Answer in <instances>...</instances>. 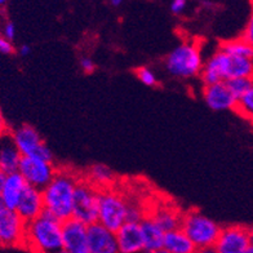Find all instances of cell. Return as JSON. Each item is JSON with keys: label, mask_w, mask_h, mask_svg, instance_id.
Wrapping results in <instances>:
<instances>
[{"label": "cell", "mask_w": 253, "mask_h": 253, "mask_svg": "<svg viewBox=\"0 0 253 253\" xmlns=\"http://www.w3.org/2000/svg\"><path fill=\"white\" fill-rule=\"evenodd\" d=\"M80 178L82 177L79 174L70 169H57L53 180L42 190L44 212L61 222L71 218L74 194Z\"/></svg>", "instance_id": "obj_1"}, {"label": "cell", "mask_w": 253, "mask_h": 253, "mask_svg": "<svg viewBox=\"0 0 253 253\" xmlns=\"http://www.w3.org/2000/svg\"><path fill=\"white\" fill-rule=\"evenodd\" d=\"M199 77L204 85L229 82L237 78L253 79V60L231 56L218 49L204 62Z\"/></svg>", "instance_id": "obj_2"}, {"label": "cell", "mask_w": 253, "mask_h": 253, "mask_svg": "<svg viewBox=\"0 0 253 253\" xmlns=\"http://www.w3.org/2000/svg\"><path fill=\"white\" fill-rule=\"evenodd\" d=\"M24 247L33 253H57L62 250V222L44 212L26 223Z\"/></svg>", "instance_id": "obj_3"}, {"label": "cell", "mask_w": 253, "mask_h": 253, "mask_svg": "<svg viewBox=\"0 0 253 253\" xmlns=\"http://www.w3.org/2000/svg\"><path fill=\"white\" fill-rule=\"evenodd\" d=\"M180 229L186 234V237L197 250H204L213 248L220 237L222 226L200 211L191 210L182 214Z\"/></svg>", "instance_id": "obj_4"}, {"label": "cell", "mask_w": 253, "mask_h": 253, "mask_svg": "<svg viewBox=\"0 0 253 253\" xmlns=\"http://www.w3.org/2000/svg\"><path fill=\"white\" fill-rule=\"evenodd\" d=\"M204 61L197 42H185L177 45L166 58L167 71L176 78L190 79L202 73Z\"/></svg>", "instance_id": "obj_5"}, {"label": "cell", "mask_w": 253, "mask_h": 253, "mask_svg": "<svg viewBox=\"0 0 253 253\" xmlns=\"http://www.w3.org/2000/svg\"><path fill=\"white\" fill-rule=\"evenodd\" d=\"M126 208H128V202L118 191L111 187L101 190L97 222L113 233H117L126 222Z\"/></svg>", "instance_id": "obj_6"}, {"label": "cell", "mask_w": 253, "mask_h": 253, "mask_svg": "<svg viewBox=\"0 0 253 253\" xmlns=\"http://www.w3.org/2000/svg\"><path fill=\"white\" fill-rule=\"evenodd\" d=\"M98 199L100 190L92 186L84 178H80L74 194L71 218L87 226L96 223L98 221Z\"/></svg>", "instance_id": "obj_7"}, {"label": "cell", "mask_w": 253, "mask_h": 253, "mask_svg": "<svg viewBox=\"0 0 253 253\" xmlns=\"http://www.w3.org/2000/svg\"><path fill=\"white\" fill-rule=\"evenodd\" d=\"M10 136L16 143L22 158H31L44 162H53V154L33 126L24 124L14 130H10Z\"/></svg>", "instance_id": "obj_8"}, {"label": "cell", "mask_w": 253, "mask_h": 253, "mask_svg": "<svg viewBox=\"0 0 253 253\" xmlns=\"http://www.w3.org/2000/svg\"><path fill=\"white\" fill-rule=\"evenodd\" d=\"M57 169L58 168H56L53 162L22 158L20 167H18V173L22 176L27 186L43 190L50 181L53 180Z\"/></svg>", "instance_id": "obj_9"}, {"label": "cell", "mask_w": 253, "mask_h": 253, "mask_svg": "<svg viewBox=\"0 0 253 253\" xmlns=\"http://www.w3.org/2000/svg\"><path fill=\"white\" fill-rule=\"evenodd\" d=\"M26 222L16 211L0 212V247H24Z\"/></svg>", "instance_id": "obj_10"}, {"label": "cell", "mask_w": 253, "mask_h": 253, "mask_svg": "<svg viewBox=\"0 0 253 253\" xmlns=\"http://www.w3.org/2000/svg\"><path fill=\"white\" fill-rule=\"evenodd\" d=\"M213 250L216 253H246L250 250L248 227L242 225L222 227Z\"/></svg>", "instance_id": "obj_11"}, {"label": "cell", "mask_w": 253, "mask_h": 253, "mask_svg": "<svg viewBox=\"0 0 253 253\" xmlns=\"http://www.w3.org/2000/svg\"><path fill=\"white\" fill-rule=\"evenodd\" d=\"M88 226L69 218L62 222V250L69 253H88Z\"/></svg>", "instance_id": "obj_12"}, {"label": "cell", "mask_w": 253, "mask_h": 253, "mask_svg": "<svg viewBox=\"0 0 253 253\" xmlns=\"http://www.w3.org/2000/svg\"><path fill=\"white\" fill-rule=\"evenodd\" d=\"M88 253H120L117 235L101 223L88 226Z\"/></svg>", "instance_id": "obj_13"}, {"label": "cell", "mask_w": 253, "mask_h": 253, "mask_svg": "<svg viewBox=\"0 0 253 253\" xmlns=\"http://www.w3.org/2000/svg\"><path fill=\"white\" fill-rule=\"evenodd\" d=\"M203 98L207 106L214 111L234 110L237 105V98L231 94L225 82L204 85Z\"/></svg>", "instance_id": "obj_14"}, {"label": "cell", "mask_w": 253, "mask_h": 253, "mask_svg": "<svg viewBox=\"0 0 253 253\" xmlns=\"http://www.w3.org/2000/svg\"><path fill=\"white\" fill-rule=\"evenodd\" d=\"M14 211L26 223L38 218L40 214H43L44 202L42 190L27 186Z\"/></svg>", "instance_id": "obj_15"}, {"label": "cell", "mask_w": 253, "mask_h": 253, "mask_svg": "<svg viewBox=\"0 0 253 253\" xmlns=\"http://www.w3.org/2000/svg\"><path fill=\"white\" fill-rule=\"evenodd\" d=\"M115 235L120 253H142L145 251L142 233L138 222H126L115 233Z\"/></svg>", "instance_id": "obj_16"}, {"label": "cell", "mask_w": 253, "mask_h": 253, "mask_svg": "<svg viewBox=\"0 0 253 253\" xmlns=\"http://www.w3.org/2000/svg\"><path fill=\"white\" fill-rule=\"evenodd\" d=\"M26 187L27 183L25 182V180L18 172L7 174L3 187H1V191H0V198L3 200L4 206H5L7 210H16L17 204L20 202Z\"/></svg>", "instance_id": "obj_17"}, {"label": "cell", "mask_w": 253, "mask_h": 253, "mask_svg": "<svg viewBox=\"0 0 253 253\" xmlns=\"http://www.w3.org/2000/svg\"><path fill=\"white\" fill-rule=\"evenodd\" d=\"M22 155L17 149L10 132L0 137V169L5 174L18 172Z\"/></svg>", "instance_id": "obj_18"}, {"label": "cell", "mask_w": 253, "mask_h": 253, "mask_svg": "<svg viewBox=\"0 0 253 253\" xmlns=\"http://www.w3.org/2000/svg\"><path fill=\"white\" fill-rule=\"evenodd\" d=\"M141 233L143 238V246L145 251H153L163 248V240H164V231L159 227L153 217L149 214L143 217L142 221L140 222Z\"/></svg>", "instance_id": "obj_19"}, {"label": "cell", "mask_w": 253, "mask_h": 253, "mask_svg": "<svg viewBox=\"0 0 253 253\" xmlns=\"http://www.w3.org/2000/svg\"><path fill=\"white\" fill-rule=\"evenodd\" d=\"M163 248L168 253H195L197 248L181 229L164 234Z\"/></svg>", "instance_id": "obj_20"}, {"label": "cell", "mask_w": 253, "mask_h": 253, "mask_svg": "<svg viewBox=\"0 0 253 253\" xmlns=\"http://www.w3.org/2000/svg\"><path fill=\"white\" fill-rule=\"evenodd\" d=\"M114 173L113 170L105 164H94L88 169L87 176L84 180L96 187L97 190L110 189L111 185L114 183Z\"/></svg>", "instance_id": "obj_21"}, {"label": "cell", "mask_w": 253, "mask_h": 253, "mask_svg": "<svg viewBox=\"0 0 253 253\" xmlns=\"http://www.w3.org/2000/svg\"><path fill=\"white\" fill-rule=\"evenodd\" d=\"M149 216L153 217V220L159 225L164 233L180 229L181 218H182V214L169 207H159L155 213H151Z\"/></svg>", "instance_id": "obj_22"}, {"label": "cell", "mask_w": 253, "mask_h": 253, "mask_svg": "<svg viewBox=\"0 0 253 253\" xmlns=\"http://www.w3.org/2000/svg\"><path fill=\"white\" fill-rule=\"evenodd\" d=\"M218 49L227 54H231V56L243 57V58L253 60V48L251 47L250 44H247L242 38L225 40V42L220 44Z\"/></svg>", "instance_id": "obj_23"}, {"label": "cell", "mask_w": 253, "mask_h": 253, "mask_svg": "<svg viewBox=\"0 0 253 253\" xmlns=\"http://www.w3.org/2000/svg\"><path fill=\"white\" fill-rule=\"evenodd\" d=\"M234 110L239 114L240 117L247 119L253 124V83L244 96H242L237 101Z\"/></svg>", "instance_id": "obj_24"}, {"label": "cell", "mask_w": 253, "mask_h": 253, "mask_svg": "<svg viewBox=\"0 0 253 253\" xmlns=\"http://www.w3.org/2000/svg\"><path fill=\"white\" fill-rule=\"evenodd\" d=\"M225 83H226L231 94L238 101L240 97L244 96L248 92V89H250L253 83V79L252 78H237V79H231L229 82H225Z\"/></svg>", "instance_id": "obj_25"}, {"label": "cell", "mask_w": 253, "mask_h": 253, "mask_svg": "<svg viewBox=\"0 0 253 253\" xmlns=\"http://www.w3.org/2000/svg\"><path fill=\"white\" fill-rule=\"evenodd\" d=\"M136 77L147 87H155L158 84V78L150 67L141 66L136 70Z\"/></svg>", "instance_id": "obj_26"}, {"label": "cell", "mask_w": 253, "mask_h": 253, "mask_svg": "<svg viewBox=\"0 0 253 253\" xmlns=\"http://www.w3.org/2000/svg\"><path fill=\"white\" fill-rule=\"evenodd\" d=\"M145 216L146 214L140 210V207H137L136 204L128 203V208H126V222L140 223Z\"/></svg>", "instance_id": "obj_27"}, {"label": "cell", "mask_w": 253, "mask_h": 253, "mask_svg": "<svg viewBox=\"0 0 253 253\" xmlns=\"http://www.w3.org/2000/svg\"><path fill=\"white\" fill-rule=\"evenodd\" d=\"M240 38H242L247 44H250L251 47L253 48V10H252V13H251L250 20H248V22H247L246 29H244L243 34H242V37Z\"/></svg>", "instance_id": "obj_28"}, {"label": "cell", "mask_w": 253, "mask_h": 253, "mask_svg": "<svg viewBox=\"0 0 253 253\" xmlns=\"http://www.w3.org/2000/svg\"><path fill=\"white\" fill-rule=\"evenodd\" d=\"M1 35L7 40L12 42V40L16 38V26H14L13 22H10V21H7L5 24H4L3 29L0 30Z\"/></svg>", "instance_id": "obj_29"}, {"label": "cell", "mask_w": 253, "mask_h": 253, "mask_svg": "<svg viewBox=\"0 0 253 253\" xmlns=\"http://www.w3.org/2000/svg\"><path fill=\"white\" fill-rule=\"evenodd\" d=\"M80 67L85 74H92L96 70V63L89 57H82L80 58Z\"/></svg>", "instance_id": "obj_30"}, {"label": "cell", "mask_w": 253, "mask_h": 253, "mask_svg": "<svg viewBox=\"0 0 253 253\" xmlns=\"http://www.w3.org/2000/svg\"><path fill=\"white\" fill-rule=\"evenodd\" d=\"M14 52V47L12 42L7 40L5 38L1 35L0 33V53H4V54H10Z\"/></svg>", "instance_id": "obj_31"}, {"label": "cell", "mask_w": 253, "mask_h": 253, "mask_svg": "<svg viewBox=\"0 0 253 253\" xmlns=\"http://www.w3.org/2000/svg\"><path fill=\"white\" fill-rule=\"evenodd\" d=\"M187 3L185 0H173L170 3V12L174 14H181L183 10L186 9Z\"/></svg>", "instance_id": "obj_32"}, {"label": "cell", "mask_w": 253, "mask_h": 253, "mask_svg": "<svg viewBox=\"0 0 253 253\" xmlns=\"http://www.w3.org/2000/svg\"><path fill=\"white\" fill-rule=\"evenodd\" d=\"M10 130L8 129V124H7V120L4 118L3 113L0 111V137L4 136V134L9 133Z\"/></svg>", "instance_id": "obj_33"}, {"label": "cell", "mask_w": 253, "mask_h": 253, "mask_svg": "<svg viewBox=\"0 0 253 253\" xmlns=\"http://www.w3.org/2000/svg\"><path fill=\"white\" fill-rule=\"evenodd\" d=\"M18 53H20V56H22V57L29 56V54L31 53V47L30 45H27V44H25V45H21L20 49H18Z\"/></svg>", "instance_id": "obj_34"}, {"label": "cell", "mask_w": 253, "mask_h": 253, "mask_svg": "<svg viewBox=\"0 0 253 253\" xmlns=\"http://www.w3.org/2000/svg\"><path fill=\"white\" fill-rule=\"evenodd\" d=\"M248 242H250V248L253 250V226L248 227Z\"/></svg>", "instance_id": "obj_35"}, {"label": "cell", "mask_w": 253, "mask_h": 253, "mask_svg": "<svg viewBox=\"0 0 253 253\" xmlns=\"http://www.w3.org/2000/svg\"><path fill=\"white\" fill-rule=\"evenodd\" d=\"M5 177H7V174L4 173L3 170L0 169V191H1V187H3V185H4V181H5Z\"/></svg>", "instance_id": "obj_36"}, {"label": "cell", "mask_w": 253, "mask_h": 253, "mask_svg": "<svg viewBox=\"0 0 253 253\" xmlns=\"http://www.w3.org/2000/svg\"><path fill=\"white\" fill-rule=\"evenodd\" d=\"M195 253H216L213 248H204V250H197Z\"/></svg>", "instance_id": "obj_37"}, {"label": "cell", "mask_w": 253, "mask_h": 253, "mask_svg": "<svg viewBox=\"0 0 253 253\" xmlns=\"http://www.w3.org/2000/svg\"><path fill=\"white\" fill-rule=\"evenodd\" d=\"M142 253H168L164 248H159V250H153V251H143Z\"/></svg>", "instance_id": "obj_38"}, {"label": "cell", "mask_w": 253, "mask_h": 253, "mask_svg": "<svg viewBox=\"0 0 253 253\" xmlns=\"http://www.w3.org/2000/svg\"><path fill=\"white\" fill-rule=\"evenodd\" d=\"M110 4L113 7H119L120 4H122V0H111Z\"/></svg>", "instance_id": "obj_39"}, {"label": "cell", "mask_w": 253, "mask_h": 253, "mask_svg": "<svg viewBox=\"0 0 253 253\" xmlns=\"http://www.w3.org/2000/svg\"><path fill=\"white\" fill-rule=\"evenodd\" d=\"M4 210H5V206H4L3 200H1V198H0V212H3Z\"/></svg>", "instance_id": "obj_40"}, {"label": "cell", "mask_w": 253, "mask_h": 253, "mask_svg": "<svg viewBox=\"0 0 253 253\" xmlns=\"http://www.w3.org/2000/svg\"><path fill=\"white\" fill-rule=\"evenodd\" d=\"M246 253H253V250H252V248H250V250L247 251V252H246Z\"/></svg>", "instance_id": "obj_41"}, {"label": "cell", "mask_w": 253, "mask_h": 253, "mask_svg": "<svg viewBox=\"0 0 253 253\" xmlns=\"http://www.w3.org/2000/svg\"><path fill=\"white\" fill-rule=\"evenodd\" d=\"M4 4H5V1H4V0H0V5H4Z\"/></svg>", "instance_id": "obj_42"}, {"label": "cell", "mask_w": 253, "mask_h": 253, "mask_svg": "<svg viewBox=\"0 0 253 253\" xmlns=\"http://www.w3.org/2000/svg\"><path fill=\"white\" fill-rule=\"evenodd\" d=\"M57 253H69V252H66V251H63V250H61L60 252H57Z\"/></svg>", "instance_id": "obj_43"}, {"label": "cell", "mask_w": 253, "mask_h": 253, "mask_svg": "<svg viewBox=\"0 0 253 253\" xmlns=\"http://www.w3.org/2000/svg\"><path fill=\"white\" fill-rule=\"evenodd\" d=\"M252 4H253V1H252Z\"/></svg>", "instance_id": "obj_44"}]
</instances>
